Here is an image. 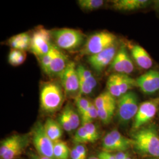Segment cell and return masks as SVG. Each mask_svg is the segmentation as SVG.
<instances>
[{
    "mask_svg": "<svg viewBox=\"0 0 159 159\" xmlns=\"http://www.w3.org/2000/svg\"><path fill=\"white\" fill-rule=\"evenodd\" d=\"M132 140L133 146L139 153L159 157V136L154 125L142 127L136 131Z\"/></svg>",
    "mask_w": 159,
    "mask_h": 159,
    "instance_id": "cell-1",
    "label": "cell"
},
{
    "mask_svg": "<svg viewBox=\"0 0 159 159\" xmlns=\"http://www.w3.org/2000/svg\"><path fill=\"white\" fill-rule=\"evenodd\" d=\"M63 87L56 81L44 83L40 90V106L41 109L48 113L58 110L64 102Z\"/></svg>",
    "mask_w": 159,
    "mask_h": 159,
    "instance_id": "cell-2",
    "label": "cell"
},
{
    "mask_svg": "<svg viewBox=\"0 0 159 159\" xmlns=\"http://www.w3.org/2000/svg\"><path fill=\"white\" fill-rule=\"evenodd\" d=\"M52 39L59 49L73 51L85 44V36L80 30L63 28L51 31Z\"/></svg>",
    "mask_w": 159,
    "mask_h": 159,
    "instance_id": "cell-3",
    "label": "cell"
},
{
    "mask_svg": "<svg viewBox=\"0 0 159 159\" xmlns=\"http://www.w3.org/2000/svg\"><path fill=\"white\" fill-rule=\"evenodd\" d=\"M117 37L107 31H102L91 35L81 50V55L89 56L96 54L108 48L115 46Z\"/></svg>",
    "mask_w": 159,
    "mask_h": 159,
    "instance_id": "cell-4",
    "label": "cell"
},
{
    "mask_svg": "<svg viewBox=\"0 0 159 159\" xmlns=\"http://www.w3.org/2000/svg\"><path fill=\"white\" fill-rule=\"evenodd\" d=\"M138 97L130 91L120 97L117 102V117L121 124L125 125L134 118L139 109Z\"/></svg>",
    "mask_w": 159,
    "mask_h": 159,
    "instance_id": "cell-5",
    "label": "cell"
},
{
    "mask_svg": "<svg viewBox=\"0 0 159 159\" xmlns=\"http://www.w3.org/2000/svg\"><path fill=\"white\" fill-rule=\"evenodd\" d=\"M51 31L41 26L35 30L31 35L30 51L40 58L48 53L53 44L51 42Z\"/></svg>",
    "mask_w": 159,
    "mask_h": 159,
    "instance_id": "cell-6",
    "label": "cell"
},
{
    "mask_svg": "<svg viewBox=\"0 0 159 159\" xmlns=\"http://www.w3.org/2000/svg\"><path fill=\"white\" fill-rule=\"evenodd\" d=\"M33 142L39 155L54 159L53 154L54 142L46 133L44 125L37 122L33 129Z\"/></svg>",
    "mask_w": 159,
    "mask_h": 159,
    "instance_id": "cell-7",
    "label": "cell"
},
{
    "mask_svg": "<svg viewBox=\"0 0 159 159\" xmlns=\"http://www.w3.org/2000/svg\"><path fill=\"white\" fill-rule=\"evenodd\" d=\"M60 79L61 85L66 96L75 98L79 96V75L75 63L70 61Z\"/></svg>",
    "mask_w": 159,
    "mask_h": 159,
    "instance_id": "cell-8",
    "label": "cell"
},
{
    "mask_svg": "<svg viewBox=\"0 0 159 159\" xmlns=\"http://www.w3.org/2000/svg\"><path fill=\"white\" fill-rule=\"evenodd\" d=\"M133 140L122 135L117 130L110 131L102 140V148L106 152H123L133 146Z\"/></svg>",
    "mask_w": 159,
    "mask_h": 159,
    "instance_id": "cell-9",
    "label": "cell"
},
{
    "mask_svg": "<svg viewBox=\"0 0 159 159\" xmlns=\"http://www.w3.org/2000/svg\"><path fill=\"white\" fill-rule=\"evenodd\" d=\"M159 106V97L142 102L139 107L133 125L134 130L140 129L153 118Z\"/></svg>",
    "mask_w": 159,
    "mask_h": 159,
    "instance_id": "cell-10",
    "label": "cell"
},
{
    "mask_svg": "<svg viewBox=\"0 0 159 159\" xmlns=\"http://www.w3.org/2000/svg\"><path fill=\"white\" fill-rule=\"evenodd\" d=\"M117 52L116 47L112 46L96 54L89 56L87 61L95 71L101 73L111 64Z\"/></svg>",
    "mask_w": 159,
    "mask_h": 159,
    "instance_id": "cell-11",
    "label": "cell"
},
{
    "mask_svg": "<svg viewBox=\"0 0 159 159\" xmlns=\"http://www.w3.org/2000/svg\"><path fill=\"white\" fill-rule=\"evenodd\" d=\"M134 64L125 47L122 46L111 64V69L116 74H130L134 70Z\"/></svg>",
    "mask_w": 159,
    "mask_h": 159,
    "instance_id": "cell-12",
    "label": "cell"
},
{
    "mask_svg": "<svg viewBox=\"0 0 159 159\" xmlns=\"http://www.w3.org/2000/svg\"><path fill=\"white\" fill-rule=\"evenodd\" d=\"M137 87L147 94H154L159 90V71L151 70L136 79Z\"/></svg>",
    "mask_w": 159,
    "mask_h": 159,
    "instance_id": "cell-13",
    "label": "cell"
},
{
    "mask_svg": "<svg viewBox=\"0 0 159 159\" xmlns=\"http://www.w3.org/2000/svg\"><path fill=\"white\" fill-rule=\"evenodd\" d=\"M69 62L67 56L57 47L56 54L45 73L51 77H60Z\"/></svg>",
    "mask_w": 159,
    "mask_h": 159,
    "instance_id": "cell-14",
    "label": "cell"
},
{
    "mask_svg": "<svg viewBox=\"0 0 159 159\" xmlns=\"http://www.w3.org/2000/svg\"><path fill=\"white\" fill-rule=\"evenodd\" d=\"M153 2L148 0H116L113 1L112 4L115 10L130 11L146 8Z\"/></svg>",
    "mask_w": 159,
    "mask_h": 159,
    "instance_id": "cell-15",
    "label": "cell"
},
{
    "mask_svg": "<svg viewBox=\"0 0 159 159\" xmlns=\"http://www.w3.org/2000/svg\"><path fill=\"white\" fill-rule=\"evenodd\" d=\"M131 56L140 68L148 70L151 68L153 61L147 51L139 45H134L131 49Z\"/></svg>",
    "mask_w": 159,
    "mask_h": 159,
    "instance_id": "cell-16",
    "label": "cell"
},
{
    "mask_svg": "<svg viewBox=\"0 0 159 159\" xmlns=\"http://www.w3.org/2000/svg\"><path fill=\"white\" fill-rule=\"evenodd\" d=\"M31 35L24 33L15 35L8 40V44L13 49L25 51L30 49Z\"/></svg>",
    "mask_w": 159,
    "mask_h": 159,
    "instance_id": "cell-17",
    "label": "cell"
},
{
    "mask_svg": "<svg viewBox=\"0 0 159 159\" xmlns=\"http://www.w3.org/2000/svg\"><path fill=\"white\" fill-rule=\"evenodd\" d=\"M47 136L53 142L60 140L63 135V128L58 121L51 118L46 120L44 125Z\"/></svg>",
    "mask_w": 159,
    "mask_h": 159,
    "instance_id": "cell-18",
    "label": "cell"
},
{
    "mask_svg": "<svg viewBox=\"0 0 159 159\" xmlns=\"http://www.w3.org/2000/svg\"><path fill=\"white\" fill-rule=\"evenodd\" d=\"M29 137L28 134L21 135L18 141L17 142L7 153L5 154L1 159H16L22 153L23 150L28 145Z\"/></svg>",
    "mask_w": 159,
    "mask_h": 159,
    "instance_id": "cell-19",
    "label": "cell"
},
{
    "mask_svg": "<svg viewBox=\"0 0 159 159\" xmlns=\"http://www.w3.org/2000/svg\"><path fill=\"white\" fill-rule=\"evenodd\" d=\"M118 81L122 96L130 91L134 87H137L136 79H134L126 74H117Z\"/></svg>",
    "mask_w": 159,
    "mask_h": 159,
    "instance_id": "cell-20",
    "label": "cell"
},
{
    "mask_svg": "<svg viewBox=\"0 0 159 159\" xmlns=\"http://www.w3.org/2000/svg\"><path fill=\"white\" fill-rule=\"evenodd\" d=\"M71 150L67 143L60 140L54 142L53 154L55 159H68L70 157Z\"/></svg>",
    "mask_w": 159,
    "mask_h": 159,
    "instance_id": "cell-21",
    "label": "cell"
},
{
    "mask_svg": "<svg viewBox=\"0 0 159 159\" xmlns=\"http://www.w3.org/2000/svg\"><path fill=\"white\" fill-rule=\"evenodd\" d=\"M93 102L97 109L116 105V98L111 95L107 91H104L99 94L95 98Z\"/></svg>",
    "mask_w": 159,
    "mask_h": 159,
    "instance_id": "cell-22",
    "label": "cell"
},
{
    "mask_svg": "<svg viewBox=\"0 0 159 159\" xmlns=\"http://www.w3.org/2000/svg\"><path fill=\"white\" fill-rule=\"evenodd\" d=\"M107 89L108 93L114 97L119 98L122 96L118 81L117 74L114 73L109 76L107 81Z\"/></svg>",
    "mask_w": 159,
    "mask_h": 159,
    "instance_id": "cell-23",
    "label": "cell"
},
{
    "mask_svg": "<svg viewBox=\"0 0 159 159\" xmlns=\"http://www.w3.org/2000/svg\"><path fill=\"white\" fill-rule=\"evenodd\" d=\"M77 69L80 79L84 80L91 88L94 90L96 87L97 81L91 71L83 65L78 66L77 67Z\"/></svg>",
    "mask_w": 159,
    "mask_h": 159,
    "instance_id": "cell-24",
    "label": "cell"
},
{
    "mask_svg": "<svg viewBox=\"0 0 159 159\" xmlns=\"http://www.w3.org/2000/svg\"><path fill=\"white\" fill-rule=\"evenodd\" d=\"M67 114L72 130H77L79 127L80 119L77 111L70 104H67L63 110Z\"/></svg>",
    "mask_w": 159,
    "mask_h": 159,
    "instance_id": "cell-25",
    "label": "cell"
},
{
    "mask_svg": "<svg viewBox=\"0 0 159 159\" xmlns=\"http://www.w3.org/2000/svg\"><path fill=\"white\" fill-rule=\"evenodd\" d=\"M26 57L25 51L11 48L8 54V61L12 66L16 67L23 64L26 60Z\"/></svg>",
    "mask_w": 159,
    "mask_h": 159,
    "instance_id": "cell-26",
    "label": "cell"
},
{
    "mask_svg": "<svg viewBox=\"0 0 159 159\" xmlns=\"http://www.w3.org/2000/svg\"><path fill=\"white\" fill-rule=\"evenodd\" d=\"M116 108V105H113L100 109H97L98 117L104 124H108L113 117Z\"/></svg>",
    "mask_w": 159,
    "mask_h": 159,
    "instance_id": "cell-27",
    "label": "cell"
},
{
    "mask_svg": "<svg viewBox=\"0 0 159 159\" xmlns=\"http://www.w3.org/2000/svg\"><path fill=\"white\" fill-rule=\"evenodd\" d=\"M77 3L82 10L91 11L102 7L104 1L102 0H79Z\"/></svg>",
    "mask_w": 159,
    "mask_h": 159,
    "instance_id": "cell-28",
    "label": "cell"
},
{
    "mask_svg": "<svg viewBox=\"0 0 159 159\" xmlns=\"http://www.w3.org/2000/svg\"><path fill=\"white\" fill-rule=\"evenodd\" d=\"M21 134H14L2 140L0 145V157H2L18 141Z\"/></svg>",
    "mask_w": 159,
    "mask_h": 159,
    "instance_id": "cell-29",
    "label": "cell"
},
{
    "mask_svg": "<svg viewBox=\"0 0 159 159\" xmlns=\"http://www.w3.org/2000/svg\"><path fill=\"white\" fill-rule=\"evenodd\" d=\"M73 142L77 144H83L87 143H91V138L89 135L85 128L82 125L76 130L73 138Z\"/></svg>",
    "mask_w": 159,
    "mask_h": 159,
    "instance_id": "cell-30",
    "label": "cell"
},
{
    "mask_svg": "<svg viewBox=\"0 0 159 159\" xmlns=\"http://www.w3.org/2000/svg\"><path fill=\"white\" fill-rule=\"evenodd\" d=\"M57 50V47L54 44H53L51 50L48 53L43 56L42 57L39 58L40 60V66L44 73H46L47 68H48V67L50 66L52 60H53L54 57L56 54Z\"/></svg>",
    "mask_w": 159,
    "mask_h": 159,
    "instance_id": "cell-31",
    "label": "cell"
},
{
    "mask_svg": "<svg viewBox=\"0 0 159 159\" xmlns=\"http://www.w3.org/2000/svg\"><path fill=\"white\" fill-rule=\"evenodd\" d=\"M97 118H98L97 108L95 106L94 102H91V105L88 110L81 116L82 125L86 123H92Z\"/></svg>",
    "mask_w": 159,
    "mask_h": 159,
    "instance_id": "cell-32",
    "label": "cell"
},
{
    "mask_svg": "<svg viewBox=\"0 0 159 159\" xmlns=\"http://www.w3.org/2000/svg\"><path fill=\"white\" fill-rule=\"evenodd\" d=\"M91 102L84 97L79 96L75 98V103L77 107V111L81 116L85 113L90 107L91 104Z\"/></svg>",
    "mask_w": 159,
    "mask_h": 159,
    "instance_id": "cell-33",
    "label": "cell"
},
{
    "mask_svg": "<svg viewBox=\"0 0 159 159\" xmlns=\"http://www.w3.org/2000/svg\"><path fill=\"white\" fill-rule=\"evenodd\" d=\"M82 125L85 128L89 135L90 137L91 143L96 142L99 139V137H100L99 132H98L96 126L93 122L92 123H86L84 124H83Z\"/></svg>",
    "mask_w": 159,
    "mask_h": 159,
    "instance_id": "cell-34",
    "label": "cell"
},
{
    "mask_svg": "<svg viewBox=\"0 0 159 159\" xmlns=\"http://www.w3.org/2000/svg\"><path fill=\"white\" fill-rule=\"evenodd\" d=\"M58 121L59 122L60 125H61L63 130L67 131V133H71V131H73L70 122L68 121L67 116L64 110L62 111V113L60 114L58 117Z\"/></svg>",
    "mask_w": 159,
    "mask_h": 159,
    "instance_id": "cell-35",
    "label": "cell"
},
{
    "mask_svg": "<svg viewBox=\"0 0 159 159\" xmlns=\"http://www.w3.org/2000/svg\"><path fill=\"white\" fill-rule=\"evenodd\" d=\"M75 148L78 152L80 159H86L87 150L85 146L83 144H77Z\"/></svg>",
    "mask_w": 159,
    "mask_h": 159,
    "instance_id": "cell-36",
    "label": "cell"
},
{
    "mask_svg": "<svg viewBox=\"0 0 159 159\" xmlns=\"http://www.w3.org/2000/svg\"><path fill=\"white\" fill-rule=\"evenodd\" d=\"M98 157L100 159H115L114 155H113L110 152L106 151H102L100 152Z\"/></svg>",
    "mask_w": 159,
    "mask_h": 159,
    "instance_id": "cell-37",
    "label": "cell"
},
{
    "mask_svg": "<svg viewBox=\"0 0 159 159\" xmlns=\"http://www.w3.org/2000/svg\"><path fill=\"white\" fill-rule=\"evenodd\" d=\"M70 159H80L79 154L78 153V152L77 149L74 147L71 150L70 153Z\"/></svg>",
    "mask_w": 159,
    "mask_h": 159,
    "instance_id": "cell-38",
    "label": "cell"
},
{
    "mask_svg": "<svg viewBox=\"0 0 159 159\" xmlns=\"http://www.w3.org/2000/svg\"><path fill=\"white\" fill-rule=\"evenodd\" d=\"M129 154L126 153H125L123 152H117V153L114 155L115 159H125L127 156Z\"/></svg>",
    "mask_w": 159,
    "mask_h": 159,
    "instance_id": "cell-39",
    "label": "cell"
},
{
    "mask_svg": "<svg viewBox=\"0 0 159 159\" xmlns=\"http://www.w3.org/2000/svg\"><path fill=\"white\" fill-rule=\"evenodd\" d=\"M30 158L31 159H53L47 157H44L42 156L39 154H36L31 153L30 154Z\"/></svg>",
    "mask_w": 159,
    "mask_h": 159,
    "instance_id": "cell-40",
    "label": "cell"
},
{
    "mask_svg": "<svg viewBox=\"0 0 159 159\" xmlns=\"http://www.w3.org/2000/svg\"><path fill=\"white\" fill-rule=\"evenodd\" d=\"M154 4V8L156 10V11L159 14V0H156L153 2Z\"/></svg>",
    "mask_w": 159,
    "mask_h": 159,
    "instance_id": "cell-41",
    "label": "cell"
},
{
    "mask_svg": "<svg viewBox=\"0 0 159 159\" xmlns=\"http://www.w3.org/2000/svg\"><path fill=\"white\" fill-rule=\"evenodd\" d=\"M96 157H95V156H91V157H89L87 159H96Z\"/></svg>",
    "mask_w": 159,
    "mask_h": 159,
    "instance_id": "cell-42",
    "label": "cell"
},
{
    "mask_svg": "<svg viewBox=\"0 0 159 159\" xmlns=\"http://www.w3.org/2000/svg\"><path fill=\"white\" fill-rule=\"evenodd\" d=\"M125 159H131L130 157V156H129V155H128V156H127V157H126V158H125Z\"/></svg>",
    "mask_w": 159,
    "mask_h": 159,
    "instance_id": "cell-43",
    "label": "cell"
},
{
    "mask_svg": "<svg viewBox=\"0 0 159 159\" xmlns=\"http://www.w3.org/2000/svg\"><path fill=\"white\" fill-rule=\"evenodd\" d=\"M23 159V158H18H18H17V159Z\"/></svg>",
    "mask_w": 159,
    "mask_h": 159,
    "instance_id": "cell-44",
    "label": "cell"
},
{
    "mask_svg": "<svg viewBox=\"0 0 159 159\" xmlns=\"http://www.w3.org/2000/svg\"><path fill=\"white\" fill-rule=\"evenodd\" d=\"M159 159L158 158H154V159Z\"/></svg>",
    "mask_w": 159,
    "mask_h": 159,
    "instance_id": "cell-45",
    "label": "cell"
}]
</instances>
